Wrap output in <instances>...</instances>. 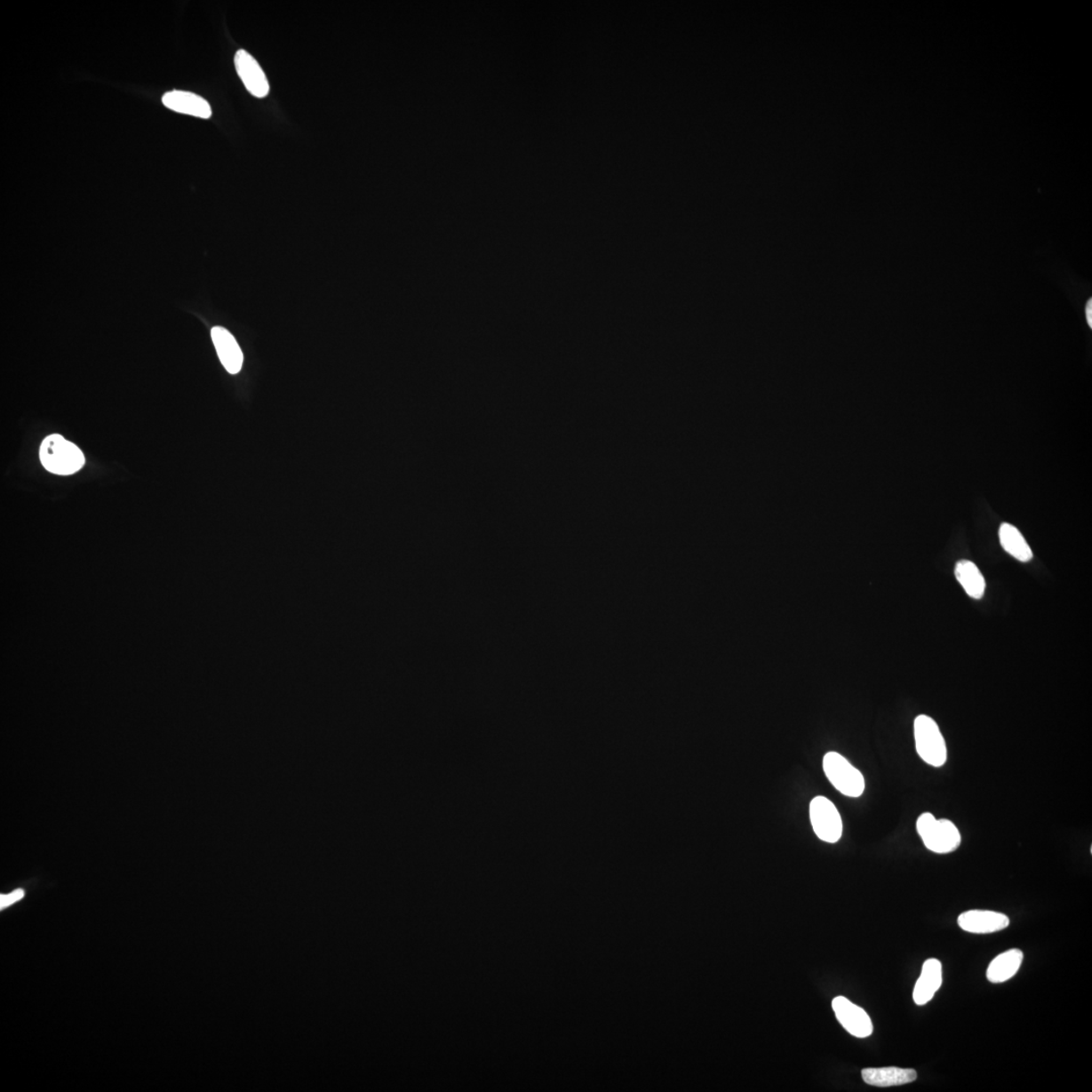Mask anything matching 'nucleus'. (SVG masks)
I'll return each instance as SVG.
<instances>
[{"label": "nucleus", "mask_w": 1092, "mask_h": 1092, "mask_svg": "<svg viewBox=\"0 0 1092 1092\" xmlns=\"http://www.w3.org/2000/svg\"><path fill=\"white\" fill-rule=\"evenodd\" d=\"M40 459L44 467L58 475L75 474L85 465L82 450L60 434L49 435L40 447Z\"/></svg>", "instance_id": "nucleus-1"}, {"label": "nucleus", "mask_w": 1092, "mask_h": 1092, "mask_svg": "<svg viewBox=\"0 0 1092 1092\" xmlns=\"http://www.w3.org/2000/svg\"><path fill=\"white\" fill-rule=\"evenodd\" d=\"M916 831L930 852L950 854L961 845L962 838L958 827L951 820L937 819L932 813L925 812L916 822Z\"/></svg>", "instance_id": "nucleus-2"}, {"label": "nucleus", "mask_w": 1092, "mask_h": 1092, "mask_svg": "<svg viewBox=\"0 0 1092 1092\" xmlns=\"http://www.w3.org/2000/svg\"><path fill=\"white\" fill-rule=\"evenodd\" d=\"M916 752L925 763L936 768L947 761L948 751L939 725L928 715H920L914 721Z\"/></svg>", "instance_id": "nucleus-3"}, {"label": "nucleus", "mask_w": 1092, "mask_h": 1092, "mask_svg": "<svg viewBox=\"0 0 1092 1092\" xmlns=\"http://www.w3.org/2000/svg\"><path fill=\"white\" fill-rule=\"evenodd\" d=\"M824 771L833 786L848 797H860L865 790V779L859 769L834 752L824 758Z\"/></svg>", "instance_id": "nucleus-4"}, {"label": "nucleus", "mask_w": 1092, "mask_h": 1092, "mask_svg": "<svg viewBox=\"0 0 1092 1092\" xmlns=\"http://www.w3.org/2000/svg\"><path fill=\"white\" fill-rule=\"evenodd\" d=\"M810 820L817 838L830 844L839 841L842 833L840 813L831 801L817 796L810 803Z\"/></svg>", "instance_id": "nucleus-5"}, {"label": "nucleus", "mask_w": 1092, "mask_h": 1092, "mask_svg": "<svg viewBox=\"0 0 1092 1092\" xmlns=\"http://www.w3.org/2000/svg\"><path fill=\"white\" fill-rule=\"evenodd\" d=\"M832 1004L838 1021L851 1035L861 1039L872 1035L873 1024L862 1008L856 1006L844 996H838Z\"/></svg>", "instance_id": "nucleus-6"}, {"label": "nucleus", "mask_w": 1092, "mask_h": 1092, "mask_svg": "<svg viewBox=\"0 0 1092 1092\" xmlns=\"http://www.w3.org/2000/svg\"><path fill=\"white\" fill-rule=\"evenodd\" d=\"M234 64L242 83L253 97L263 99L267 97L270 86L265 71L255 58L245 50H239L234 57Z\"/></svg>", "instance_id": "nucleus-7"}, {"label": "nucleus", "mask_w": 1092, "mask_h": 1092, "mask_svg": "<svg viewBox=\"0 0 1092 1092\" xmlns=\"http://www.w3.org/2000/svg\"><path fill=\"white\" fill-rule=\"evenodd\" d=\"M1008 916L992 911H968L959 915L958 925L965 932L977 935L1000 932L1009 926Z\"/></svg>", "instance_id": "nucleus-8"}, {"label": "nucleus", "mask_w": 1092, "mask_h": 1092, "mask_svg": "<svg viewBox=\"0 0 1092 1092\" xmlns=\"http://www.w3.org/2000/svg\"><path fill=\"white\" fill-rule=\"evenodd\" d=\"M163 104L173 112L193 116L195 118L206 120L211 116V108L208 100L194 92H168L163 97Z\"/></svg>", "instance_id": "nucleus-9"}, {"label": "nucleus", "mask_w": 1092, "mask_h": 1092, "mask_svg": "<svg viewBox=\"0 0 1092 1092\" xmlns=\"http://www.w3.org/2000/svg\"><path fill=\"white\" fill-rule=\"evenodd\" d=\"M211 339L227 371L236 375L243 365V354L234 336L223 327L211 329Z\"/></svg>", "instance_id": "nucleus-10"}, {"label": "nucleus", "mask_w": 1092, "mask_h": 1092, "mask_svg": "<svg viewBox=\"0 0 1092 1092\" xmlns=\"http://www.w3.org/2000/svg\"><path fill=\"white\" fill-rule=\"evenodd\" d=\"M943 984V966L939 960L932 958L922 965L921 976L916 981L913 1000L918 1006H925L934 999Z\"/></svg>", "instance_id": "nucleus-11"}, {"label": "nucleus", "mask_w": 1092, "mask_h": 1092, "mask_svg": "<svg viewBox=\"0 0 1092 1092\" xmlns=\"http://www.w3.org/2000/svg\"><path fill=\"white\" fill-rule=\"evenodd\" d=\"M863 1080L877 1088L904 1086L918 1079L914 1069L898 1067L866 1068L862 1072Z\"/></svg>", "instance_id": "nucleus-12"}, {"label": "nucleus", "mask_w": 1092, "mask_h": 1092, "mask_svg": "<svg viewBox=\"0 0 1092 1092\" xmlns=\"http://www.w3.org/2000/svg\"><path fill=\"white\" fill-rule=\"evenodd\" d=\"M1024 961V953L1018 949H1011L996 956L989 964L986 977L992 984H1003L1015 976L1020 970Z\"/></svg>", "instance_id": "nucleus-13"}, {"label": "nucleus", "mask_w": 1092, "mask_h": 1092, "mask_svg": "<svg viewBox=\"0 0 1092 1092\" xmlns=\"http://www.w3.org/2000/svg\"><path fill=\"white\" fill-rule=\"evenodd\" d=\"M955 576L967 595L977 600L984 596L985 578L976 564L967 560L958 562L955 567Z\"/></svg>", "instance_id": "nucleus-14"}, {"label": "nucleus", "mask_w": 1092, "mask_h": 1092, "mask_svg": "<svg viewBox=\"0 0 1092 1092\" xmlns=\"http://www.w3.org/2000/svg\"><path fill=\"white\" fill-rule=\"evenodd\" d=\"M1000 545L1004 551L1017 561L1028 562L1032 559V552L1020 530L1009 523H1002L1000 529Z\"/></svg>", "instance_id": "nucleus-15"}, {"label": "nucleus", "mask_w": 1092, "mask_h": 1092, "mask_svg": "<svg viewBox=\"0 0 1092 1092\" xmlns=\"http://www.w3.org/2000/svg\"><path fill=\"white\" fill-rule=\"evenodd\" d=\"M24 896H25V892H24V890H21V889L16 890V891H14V892H12V893L9 894V896H2V897H0V907H2V910H4V908H5V907H7V906H9V905H12V904L16 903V901H18V900H20V899L23 898V897H24Z\"/></svg>", "instance_id": "nucleus-16"}, {"label": "nucleus", "mask_w": 1092, "mask_h": 1092, "mask_svg": "<svg viewBox=\"0 0 1092 1092\" xmlns=\"http://www.w3.org/2000/svg\"><path fill=\"white\" fill-rule=\"evenodd\" d=\"M1091 309H1092L1091 299H1089V302L1088 303V306H1087L1086 314H1087L1088 323L1089 324L1090 327L1092 326Z\"/></svg>", "instance_id": "nucleus-17"}]
</instances>
